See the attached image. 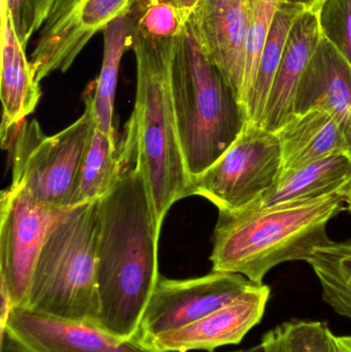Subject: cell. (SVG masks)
Listing matches in <instances>:
<instances>
[{
  "instance_id": "obj_28",
  "label": "cell",
  "mask_w": 351,
  "mask_h": 352,
  "mask_svg": "<svg viewBox=\"0 0 351 352\" xmlns=\"http://www.w3.org/2000/svg\"><path fill=\"white\" fill-rule=\"evenodd\" d=\"M37 1V30L41 28L55 8L58 0H36Z\"/></svg>"
},
{
  "instance_id": "obj_21",
  "label": "cell",
  "mask_w": 351,
  "mask_h": 352,
  "mask_svg": "<svg viewBox=\"0 0 351 352\" xmlns=\"http://www.w3.org/2000/svg\"><path fill=\"white\" fill-rule=\"evenodd\" d=\"M304 10L301 6L280 2L274 14L269 36L260 59L253 94L247 107L249 123L261 125L288 33L295 21Z\"/></svg>"
},
{
  "instance_id": "obj_9",
  "label": "cell",
  "mask_w": 351,
  "mask_h": 352,
  "mask_svg": "<svg viewBox=\"0 0 351 352\" xmlns=\"http://www.w3.org/2000/svg\"><path fill=\"white\" fill-rule=\"evenodd\" d=\"M253 285L243 275L214 271L197 278L160 277L137 337L150 345L157 337L189 326L229 305Z\"/></svg>"
},
{
  "instance_id": "obj_31",
  "label": "cell",
  "mask_w": 351,
  "mask_h": 352,
  "mask_svg": "<svg viewBox=\"0 0 351 352\" xmlns=\"http://www.w3.org/2000/svg\"><path fill=\"white\" fill-rule=\"evenodd\" d=\"M202 0H177V4L179 8L190 16V14L194 12L196 8L199 6Z\"/></svg>"
},
{
  "instance_id": "obj_25",
  "label": "cell",
  "mask_w": 351,
  "mask_h": 352,
  "mask_svg": "<svg viewBox=\"0 0 351 352\" xmlns=\"http://www.w3.org/2000/svg\"><path fill=\"white\" fill-rule=\"evenodd\" d=\"M280 2V0H251V22L247 33V58L240 96L245 111L253 94L260 59Z\"/></svg>"
},
{
  "instance_id": "obj_19",
  "label": "cell",
  "mask_w": 351,
  "mask_h": 352,
  "mask_svg": "<svg viewBox=\"0 0 351 352\" xmlns=\"http://www.w3.org/2000/svg\"><path fill=\"white\" fill-rule=\"evenodd\" d=\"M104 38L103 60L100 74L94 87L86 97L92 105L95 125L111 138L115 136L113 127L115 91L122 57L132 49L133 32L128 14L120 16L102 31Z\"/></svg>"
},
{
  "instance_id": "obj_33",
  "label": "cell",
  "mask_w": 351,
  "mask_h": 352,
  "mask_svg": "<svg viewBox=\"0 0 351 352\" xmlns=\"http://www.w3.org/2000/svg\"><path fill=\"white\" fill-rule=\"evenodd\" d=\"M233 352H265L263 345L260 344L256 345V346L251 347V349H240V351H236Z\"/></svg>"
},
{
  "instance_id": "obj_5",
  "label": "cell",
  "mask_w": 351,
  "mask_h": 352,
  "mask_svg": "<svg viewBox=\"0 0 351 352\" xmlns=\"http://www.w3.org/2000/svg\"><path fill=\"white\" fill-rule=\"evenodd\" d=\"M99 201L64 210L39 254L23 307L96 324Z\"/></svg>"
},
{
  "instance_id": "obj_4",
  "label": "cell",
  "mask_w": 351,
  "mask_h": 352,
  "mask_svg": "<svg viewBox=\"0 0 351 352\" xmlns=\"http://www.w3.org/2000/svg\"><path fill=\"white\" fill-rule=\"evenodd\" d=\"M171 93L190 178L210 168L249 124L247 111L187 26L171 64Z\"/></svg>"
},
{
  "instance_id": "obj_2",
  "label": "cell",
  "mask_w": 351,
  "mask_h": 352,
  "mask_svg": "<svg viewBox=\"0 0 351 352\" xmlns=\"http://www.w3.org/2000/svg\"><path fill=\"white\" fill-rule=\"evenodd\" d=\"M348 192L255 213L218 211L212 271L236 273L262 285L274 267L307 261L317 248L332 241L327 226L348 208Z\"/></svg>"
},
{
  "instance_id": "obj_27",
  "label": "cell",
  "mask_w": 351,
  "mask_h": 352,
  "mask_svg": "<svg viewBox=\"0 0 351 352\" xmlns=\"http://www.w3.org/2000/svg\"><path fill=\"white\" fill-rule=\"evenodd\" d=\"M1 10L8 12L19 41L26 47L37 31L36 0H1Z\"/></svg>"
},
{
  "instance_id": "obj_7",
  "label": "cell",
  "mask_w": 351,
  "mask_h": 352,
  "mask_svg": "<svg viewBox=\"0 0 351 352\" xmlns=\"http://www.w3.org/2000/svg\"><path fill=\"white\" fill-rule=\"evenodd\" d=\"M282 168L278 135L249 123L210 168L192 178L188 197H203L218 211L238 210L261 198Z\"/></svg>"
},
{
  "instance_id": "obj_17",
  "label": "cell",
  "mask_w": 351,
  "mask_h": 352,
  "mask_svg": "<svg viewBox=\"0 0 351 352\" xmlns=\"http://www.w3.org/2000/svg\"><path fill=\"white\" fill-rule=\"evenodd\" d=\"M351 156L337 154L301 168L282 171L273 186L256 202L238 209L241 213H255L293 203L323 198L350 190Z\"/></svg>"
},
{
  "instance_id": "obj_1",
  "label": "cell",
  "mask_w": 351,
  "mask_h": 352,
  "mask_svg": "<svg viewBox=\"0 0 351 352\" xmlns=\"http://www.w3.org/2000/svg\"><path fill=\"white\" fill-rule=\"evenodd\" d=\"M121 169L99 200L96 241L97 326L122 339L137 337L142 316L160 279L161 229L137 159L133 135L119 144Z\"/></svg>"
},
{
  "instance_id": "obj_32",
  "label": "cell",
  "mask_w": 351,
  "mask_h": 352,
  "mask_svg": "<svg viewBox=\"0 0 351 352\" xmlns=\"http://www.w3.org/2000/svg\"><path fill=\"white\" fill-rule=\"evenodd\" d=\"M338 344H339L340 351L351 352V335H344V336H337Z\"/></svg>"
},
{
  "instance_id": "obj_8",
  "label": "cell",
  "mask_w": 351,
  "mask_h": 352,
  "mask_svg": "<svg viewBox=\"0 0 351 352\" xmlns=\"http://www.w3.org/2000/svg\"><path fill=\"white\" fill-rule=\"evenodd\" d=\"M65 209L35 201L22 188H10L0 200V283L14 307H23L39 254Z\"/></svg>"
},
{
  "instance_id": "obj_24",
  "label": "cell",
  "mask_w": 351,
  "mask_h": 352,
  "mask_svg": "<svg viewBox=\"0 0 351 352\" xmlns=\"http://www.w3.org/2000/svg\"><path fill=\"white\" fill-rule=\"evenodd\" d=\"M128 16L134 34L155 41L179 39L190 18L177 0H136Z\"/></svg>"
},
{
  "instance_id": "obj_26",
  "label": "cell",
  "mask_w": 351,
  "mask_h": 352,
  "mask_svg": "<svg viewBox=\"0 0 351 352\" xmlns=\"http://www.w3.org/2000/svg\"><path fill=\"white\" fill-rule=\"evenodd\" d=\"M315 12L321 36L351 66V0H321Z\"/></svg>"
},
{
  "instance_id": "obj_34",
  "label": "cell",
  "mask_w": 351,
  "mask_h": 352,
  "mask_svg": "<svg viewBox=\"0 0 351 352\" xmlns=\"http://www.w3.org/2000/svg\"><path fill=\"white\" fill-rule=\"evenodd\" d=\"M348 209L350 211L351 213V186L350 192H348Z\"/></svg>"
},
{
  "instance_id": "obj_14",
  "label": "cell",
  "mask_w": 351,
  "mask_h": 352,
  "mask_svg": "<svg viewBox=\"0 0 351 352\" xmlns=\"http://www.w3.org/2000/svg\"><path fill=\"white\" fill-rule=\"evenodd\" d=\"M311 109L328 111L335 118L351 156V66L323 36L299 82L294 115Z\"/></svg>"
},
{
  "instance_id": "obj_30",
  "label": "cell",
  "mask_w": 351,
  "mask_h": 352,
  "mask_svg": "<svg viewBox=\"0 0 351 352\" xmlns=\"http://www.w3.org/2000/svg\"><path fill=\"white\" fill-rule=\"evenodd\" d=\"M284 3L294 4V6H301L305 10H315L321 3V0H280Z\"/></svg>"
},
{
  "instance_id": "obj_12",
  "label": "cell",
  "mask_w": 351,
  "mask_h": 352,
  "mask_svg": "<svg viewBox=\"0 0 351 352\" xmlns=\"http://www.w3.org/2000/svg\"><path fill=\"white\" fill-rule=\"evenodd\" d=\"M251 0H202L190 14V30L240 101Z\"/></svg>"
},
{
  "instance_id": "obj_11",
  "label": "cell",
  "mask_w": 351,
  "mask_h": 352,
  "mask_svg": "<svg viewBox=\"0 0 351 352\" xmlns=\"http://www.w3.org/2000/svg\"><path fill=\"white\" fill-rule=\"evenodd\" d=\"M4 335L26 352H161L138 337L119 338L94 322L53 318L26 307L12 308Z\"/></svg>"
},
{
  "instance_id": "obj_6",
  "label": "cell",
  "mask_w": 351,
  "mask_h": 352,
  "mask_svg": "<svg viewBox=\"0 0 351 352\" xmlns=\"http://www.w3.org/2000/svg\"><path fill=\"white\" fill-rule=\"evenodd\" d=\"M84 113L55 135L43 133L36 120H25L14 133L12 184L35 201L56 209H67L95 121L90 100Z\"/></svg>"
},
{
  "instance_id": "obj_13",
  "label": "cell",
  "mask_w": 351,
  "mask_h": 352,
  "mask_svg": "<svg viewBox=\"0 0 351 352\" xmlns=\"http://www.w3.org/2000/svg\"><path fill=\"white\" fill-rule=\"evenodd\" d=\"M270 298L268 285H253L232 303L179 330L161 335L150 345L161 352L207 351L239 344L261 322Z\"/></svg>"
},
{
  "instance_id": "obj_20",
  "label": "cell",
  "mask_w": 351,
  "mask_h": 352,
  "mask_svg": "<svg viewBox=\"0 0 351 352\" xmlns=\"http://www.w3.org/2000/svg\"><path fill=\"white\" fill-rule=\"evenodd\" d=\"M120 169L117 138L107 135L95 125L67 208L100 200L115 186Z\"/></svg>"
},
{
  "instance_id": "obj_29",
  "label": "cell",
  "mask_w": 351,
  "mask_h": 352,
  "mask_svg": "<svg viewBox=\"0 0 351 352\" xmlns=\"http://www.w3.org/2000/svg\"><path fill=\"white\" fill-rule=\"evenodd\" d=\"M0 352H26L22 347L19 346L12 338L4 335L0 338Z\"/></svg>"
},
{
  "instance_id": "obj_3",
  "label": "cell",
  "mask_w": 351,
  "mask_h": 352,
  "mask_svg": "<svg viewBox=\"0 0 351 352\" xmlns=\"http://www.w3.org/2000/svg\"><path fill=\"white\" fill-rule=\"evenodd\" d=\"M179 39L155 41L133 33L132 43L137 82L135 107L127 129L135 142L160 229L172 205L188 197L191 182L171 93V64Z\"/></svg>"
},
{
  "instance_id": "obj_22",
  "label": "cell",
  "mask_w": 351,
  "mask_h": 352,
  "mask_svg": "<svg viewBox=\"0 0 351 352\" xmlns=\"http://www.w3.org/2000/svg\"><path fill=\"white\" fill-rule=\"evenodd\" d=\"M306 262L321 283L324 301L351 320V239L317 248Z\"/></svg>"
},
{
  "instance_id": "obj_16",
  "label": "cell",
  "mask_w": 351,
  "mask_h": 352,
  "mask_svg": "<svg viewBox=\"0 0 351 352\" xmlns=\"http://www.w3.org/2000/svg\"><path fill=\"white\" fill-rule=\"evenodd\" d=\"M41 97V87L27 58L26 47L19 41L8 12L1 10L2 148H10L19 126L35 111Z\"/></svg>"
},
{
  "instance_id": "obj_18",
  "label": "cell",
  "mask_w": 351,
  "mask_h": 352,
  "mask_svg": "<svg viewBox=\"0 0 351 352\" xmlns=\"http://www.w3.org/2000/svg\"><path fill=\"white\" fill-rule=\"evenodd\" d=\"M275 134L282 150V171L301 168L333 155H350L339 124L321 109L293 116Z\"/></svg>"
},
{
  "instance_id": "obj_15",
  "label": "cell",
  "mask_w": 351,
  "mask_h": 352,
  "mask_svg": "<svg viewBox=\"0 0 351 352\" xmlns=\"http://www.w3.org/2000/svg\"><path fill=\"white\" fill-rule=\"evenodd\" d=\"M321 39L315 10H305L288 33L261 127L276 133L294 116L297 89Z\"/></svg>"
},
{
  "instance_id": "obj_23",
  "label": "cell",
  "mask_w": 351,
  "mask_h": 352,
  "mask_svg": "<svg viewBox=\"0 0 351 352\" xmlns=\"http://www.w3.org/2000/svg\"><path fill=\"white\" fill-rule=\"evenodd\" d=\"M265 352H341L327 322L292 320L264 334Z\"/></svg>"
},
{
  "instance_id": "obj_10",
  "label": "cell",
  "mask_w": 351,
  "mask_h": 352,
  "mask_svg": "<svg viewBox=\"0 0 351 352\" xmlns=\"http://www.w3.org/2000/svg\"><path fill=\"white\" fill-rule=\"evenodd\" d=\"M136 0H58L41 27L31 64L37 82L66 72L93 36L129 12Z\"/></svg>"
}]
</instances>
